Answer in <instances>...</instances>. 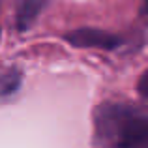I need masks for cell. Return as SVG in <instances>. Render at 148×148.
I'll use <instances>...</instances> for the list:
<instances>
[{
	"label": "cell",
	"instance_id": "6da1fadb",
	"mask_svg": "<svg viewBox=\"0 0 148 148\" xmlns=\"http://www.w3.org/2000/svg\"><path fill=\"white\" fill-rule=\"evenodd\" d=\"M94 124L98 141L111 148H148V116L131 105H99Z\"/></svg>",
	"mask_w": 148,
	"mask_h": 148
},
{
	"label": "cell",
	"instance_id": "7a4b0ae2",
	"mask_svg": "<svg viewBox=\"0 0 148 148\" xmlns=\"http://www.w3.org/2000/svg\"><path fill=\"white\" fill-rule=\"evenodd\" d=\"M66 40L75 47H94V49H116L120 38L99 28H77L66 34Z\"/></svg>",
	"mask_w": 148,
	"mask_h": 148
},
{
	"label": "cell",
	"instance_id": "3957f363",
	"mask_svg": "<svg viewBox=\"0 0 148 148\" xmlns=\"http://www.w3.org/2000/svg\"><path fill=\"white\" fill-rule=\"evenodd\" d=\"M47 4L49 0H17V8H15V25H17V28L21 32L30 28Z\"/></svg>",
	"mask_w": 148,
	"mask_h": 148
},
{
	"label": "cell",
	"instance_id": "277c9868",
	"mask_svg": "<svg viewBox=\"0 0 148 148\" xmlns=\"http://www.w3.org/2000/svg\"><path fill=\"white\" fill-rule=\"evenodd\" d=\"M17 86H19V71L8 69V71L4 73V77H2V92H4V96L15 92Z\"/></svg>",
	"mask_w": 148,
	"mask_h": 148
},
{
	"label": "cell",
	"instance_id": "5b68a950",
	"mask_svg": "<svg viewBox=\"0 0 148 148\" xmlns=\"http://www.w3.org/2000/svg\"><path fill=\"white\" fill-rule=\"evenodd\" d=\"M139 94H141V98L148 103V69L145 73H143V77L139 79Z\"/></svg>",
	"mask_w": 148,
	"mask_h": 148
},
{
	"label": "cell",
	"instance_id": "8992f818",
	"mask_svg": "<svg viewBox=\"0 0 148 148\" xmlns=\"http://www.w3.org/2000/svg\"><path fill=\"white\" fill-rule=\"evenodd\" d=\"M143 13L148 15V0H145V4H143Z\"/></svg>",
	"mask_w": 148,
	"mask_h": 148
}]
</instances>
